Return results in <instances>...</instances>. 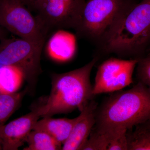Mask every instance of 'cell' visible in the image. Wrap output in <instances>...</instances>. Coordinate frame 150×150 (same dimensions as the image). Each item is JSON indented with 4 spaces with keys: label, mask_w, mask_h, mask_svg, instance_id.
<instances>
[{
    "label": "cell",
    "mask_w": 150,
    "mask_h": 150,
    "mask_svg": "<svg viewBox=\"0 0 150 150\" xmlns=\"http://www.w3.org/2000/svg\"><path fill=\"white\" fill-rule=\"evenodd\" d=\"M150 119V91L140 82L112 93L98 105L93 129L99 132L133 129Z\"/></svg>",
    "instance_id": "6da1fadb"
},
{
    "label": "cell",
    "mask_w": 150,
    "mask_h": 150,
    "mask_svg": "<svg viewBox=\"0 0 150 150\" xmlns=\"http://www.w3.org/2000/svg\"><path fill=\"white\" fill-rule=\"evenodd\" d=\"M98 58L95 56L79 69L52 75L50 94L46 102L37 108L40 117L68 113L76 109L81 111L93 99L91 74Z\"/></svg>",
    "instance_id": "7a4b0ae2"
},
{
    "label": "cell",
    "mask_w": 150,
    "mask_h": 150,
    "mask_svg": "<svg viewBox=\"0 0 150 150\" xmlns=\"http://www.w3.org/2000/svg\"><path fill=\"white\" fill-rule=\"evenodd\" d=\"M150 50V0H142L125 15L99 50L139 60Z\"/></svg>",
    "instance_id": "3957f363"
},
{
    "label": "cell",
    "mask_w": 150,
    "mask_h": 150,
    "mask_svg": "<svg viewBox=\"0 0 150 150\" xmlns=\"http://www.w3.org/2000/svg\"><path fill=\"white\" fill-rule=\"evenodd\" d=\"M139 2L138 0H86L75 30L77 36L100 50L123 17Z\"/></svg>",
    "instance_id": "277c9868"
},
{
    "label": "cell",
    "mask_w": 150,
    "mask_h": 150,
    "mask_svg": "<svg viewBox=\"0 0 150 150\" xmlns=\"http://www.w3.org/2000/svg\"><path fill=\"white\" fill-rule=\"evenodd\" d=\"M0 25L20 38L43 47L47 38L36 16L19 0H0Z\"/></svg>",
    "instance_id": "5b68a950"
},
{
    "label": "cell",
    "mask_w": 150,
    "mask_h": 150,
    "mask_svg": "<svg viewBox=\"0 0 150 150\" xmlns=\"http://www.w3.org/2000/svg\"><path fill=\"white\" fill-rule=\"evenodd\" d=\"M43 46L22 38H6L0 42V65H12L24 73L29 83L36 82L41 72Z\"/></svg>",
    "instance_id": "8992f818"
},
{
    "label": "cell",
    "mask_w": 150,
    "mask_h": 150,
    "mask_svg": "<svg viewBox=\"0 0 150 150\" xmlns=\"http://www.w3.org/2000/svg\"><path fill=\"white\" fill-rule=\"evenodd\" d=\"M86 0H43L36 17L48 35L53 30L76 29Z\"/></svg>",
    "instance_id": "52a82bcc"
},
{
    "label": "cell",
    "mask_w": 150,
    "mask_h": 150,
    "mask_svg": "<svg viewBox=\"0 0 150 150\" xmlns=\"http://www.w3.org/2000/svg\"><path fill=\"white\" fill-rule=\"evenodd\" d=\"M138 60L110 58L100 65L93 86L94 95L122 90L133 83Z\"/></svg>",
    "instance_id": "ba28073f"
},
{
    "label": "cell",
    "mask_w": 150,
    "mask_h": 150,
    "mask_svg": "<svg viewBox=\"0 0 150 150\" xmlns=\"http://www.w3.org/2000/svg\"><path fill=\"white\" fill-rule=\"evenodd\" d=\"M40 117L36 108L29 113L4 125L0 129L1 149H18L26 142Z\"/></svg>",
    "instance_id": "9c48e42d"
},
{
    "label": "cell",
    "mask_w": 150,
    "mask_h": 150,
    "mask_svg": "<svg viewBox=\"0 0 150 150\" xmlns=\"http://www.w3.org/2000/svg\"><path fill=\"white\" fill-rule=\"evenodd\" d=\"M98 105L97 103L93 99L81 110L69 137L63 144L62 150L81 149L95 125Z\"/></svg>",
    "instance_id": "30bf717a"
},
{
    "label": "cell",
    "mask_w": 150,
    "mask_h": 150,
    "mask_svg": "<svg viewBox=\"0 0 150 150\" xmlns=\"http://www.w3.org/2000/svg\"><path fill=\"white\" fill-rule=\"evenodd\" d=\"M77 50L76 35L64 29L56 30L49 38L46 52L50 59L59 63L69 62Z\"/></svg>",
    "instance_id": "8fae6325"
},
{
    "label": "cell",
    "mask_w": 150,
    "mask_h": 150,
    "mask_svg": "<svg viewBox=\"0 0 150 150\" xmlns=\"http://www.w3.org/2000/svg\"><path fill=\"white\" fill-rule=\"evenodd\" d=\"M77 119V117L72 119L43 117L36 122L33 130L45 131L63 146L69 137Z\"/></svg>",
    "instance_id": "7c38bea8"
},
{
    "label": "cell",
    "mask_w": 150,
    "mask_h": 150,
    "mask_svg": "<svg viewBox=\"0 0 150 150\" xmlns=\"http://www.w3.org/2000/svg\"><path fill=\"white\" fill-rule=\"evenodd\" d=\"M25 79L20 69L12 65H0V93L11 94L18 92Z\"/></svg>",
    "instance_id": "4fadbf2b"
},
{
    "label": "cell",
    "mask_w": 150,
    "mask_h": 150,
    "mask_svg": "<svg viewBox=\"0 0 150 150\" xmlns=\"http://www.w3.org/2000/svg\"><path fill=\"white\" fill-rule=\"evenodd\" d=\"M25 150H62V145L58 143L49 134L39 130L31 131L27 139Z\"/></svg>",
    "instance_id": "5bb4252c"
},
{
    "label": "cell",
    "mask_w": 150,
    "mask_h": 150,
    "mask_svg": "<svg viewBox=\"0 0 150 150\" xmlns=\"http://www.w3.org/2000/svg\"><path fill=\"white\" fill-rule=\"evenodd\" d=\"M25 93V91L11 94L0 93V129L19 106Z\"/></svg>",
    "instance_id": "9a60e30c"
},
{
    "label": "cell",
    "mask_w": 150,
    "mask_h": 150,
    "mask_svg": "<svg viewBox=\"0 0 150 150\" xmlns=\"http://www.w3.org/2000/svg\"><path fill=\"white\" fill-rule=\"evenodd\" d=\"M127 131L128 150H150V130L137 126Z\"/></svg>",
    "instance_id": "2e32d148"
},
{
    "label": "cell",
    "mask_w": 150,
    "mask_h": 150,
    "mask_svg": "<svg viewBox=\"0 0 150 150\" xmlns=\"http://www.w3.org/2000/svg\"><path fill=\"white\" fill-rule=\"evenodd\" d=\"M136 68L138 81L146 86L150 91V54L139 59Z\"/></svg>",
    "instance_id": "e0dca14e"
},
{
    "label": "cell",
    "mask_w": 150,
    "mask_h": 150,
    "mask_svg": "<svg viewBox=\"0 0 150 150\" xmlns=\"http://www.w3.org/2000/svg\"><path fill=\"white\" fill-rule=\"evenodd\" d=\"M30 10L37 11L43 0H19Z\"/></svg>",
    "instance_id": "ac0fdd59"
},
{
    "label": "cell",
    "mask_w": 150,
    "mask_h": 150,
    "mask_svg": "<svg viewBox=\"0 0 150 150\" xmlns=\"http://www.w3.org/2000/svg\"><path fill=\"white\" fill-rule=\"evenodd\" d=\"M138 126H141V127L144 128V129L150 130V119L149 121H147L146 122L140 124V125H138Z\"/></svg>",
    "instance_id": "d6986e66"
},
{
    "label": "cell",
    "mask_w": 150,
    "mask_h": 150,
    "mask_svg": "<svg viewBox=\"0 0 150 150\" xmlns=\"http://www.w3.org/2000/svg\"><path fill=\"white\" fill-rule=\"evenodd\" d=\"M4 28H3L1 25H0V42L5 38L4 37Z\"/></svg>",
    "instance_id": "ffe728a7"
},
{
    "label": "cell",
    "mask_w": 150,
    "mask_h": 150,
    "mask_svg": "<svg viewBox=\"0 0 150 150\" xmlns=\"http://www.w3.org/2000/svg\"><path fill=\"white\" fill-rule=\"evenodd\" d=\"M138 1H139V2L140 1H142V0H138Z\"/></svg>",
    "instance_id": "44dd1931"
},
{
    "label": "cell",
    "mask_w": 150,
    "mask_h": 150,
    "mask_svg": "<svg viewBox=\"0 0 150 150\" xmlns=\"http://www.w3.org/2000/svg\"><path fill=\"white\" fill-rule=\"evenodd\" d=\"M148 54H150V50L149 52V53H148Z\"/></svg>",
    "instance_id": "7402d4cb"
}]
</instances>
